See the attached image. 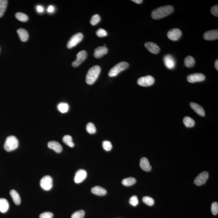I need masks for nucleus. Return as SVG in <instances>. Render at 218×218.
Returning a JSON list of instances; mask_svg holds the SVG:
<instances>
[{"mask_svg": "<svg viewBox=\"0 0 218 218\" xmlns=\"http://www.w3.org/2000/svg\"><path fill=\"white\" fill-rule=\"evenodd\" d=\"M211 13L216 17H218V5H216L211 8Z\"/></svg>", "mask_w": 218, "mask_h": 218, "instance_id": "obj_40", "label": "nucleus"}, {"mask_svg": "<svg viewBox=\"0 0 218 218\" xmlns=\"http://www.w3.org/2000/svg\"><path fill=\"white\" fill-rule=\"evenodd\" d=\"M54 10L55 8L54 6H53V5H50L48 7L47 11L49 13H52L54 12Z\"/></svg>", "mask_w": 218, "mask_h": 218, "instance_id": "obj_42", "label": "nucleus"}, {"mask_svg": "<svg viewBox=\"0 0 218 218\" xmlns=\"http://www.w3.org/2000/svg\"><path fill=\"white\" fill-rule=\"evenodd\" d=\"M205 79V76L201 73L193 74L187 77V80L190 83L203 81Z\"/></svg>", "mask_w": 218, "mask_h": 218, "instance_id": "obj_11", "label": "nucleus"}, {"mask_svg": "<svg viewBox=\"0 0 218 218\" xmlns=\"http://www.w3.org/2000/svg\"><path fill=\"white\" fill-rule=\"evenodd\" d=\"M184 124L186 127H190L191 128L194 126L195 122L191 118L186 116L184 118L183 120Z\"/></svg>", "mask_w": 218, "mask_h": 218, "instance_id": "obj_25", "label": "nucleus"}, {"mask_svg": "<svg viewBox=\"0 0 218 218\" xmlns=\"http://www.w3.org/2000/svg\"><path fill=\"white\" fill-rule=\"evenodd\" d=\"M211 211L212 214L216 215L218 214V204L217 202H214L212 203L211 206Z\"/></svg>", "mask_w": 218, "mask_h": 218, "instance_id": "obj_37", "label": "nucleus"}, {"mask_svg": "<svg viewBox=\"0 0 218 218\" xmlns=\"http://www.w3.org/2000/svg\"><path fill=\"white\" fill-rule=\"evenodd\" d=\"M49 148L53 149L56 153H60L62 151V147L59 142L56 141H51L48 143Z\"/></svg>", "mask_w": 218, "mask_h": 218, "instance_id": "obj_17", "label": "nucleus"}, {"mask_svg": "<svg viewBox=\"0 0 218 218\" xmlns=\"http://www.w3.org/2000/svg\"><path fill=\"white\" fill-rule=\"evenodd\" d=\"M36 10L38 13H42L44 11V9L43 7L41 6V5H38L36 7Z\"/></svg>", "mask_w": 218, "mask_h": 218, "instance_id": "obj_41", "label": "nucleus"}, {"mask_svg": "<svg viewBox=\"0 0 218 218\" xmlns=\"http://www.w3.org/2000/svg\"><path fill=\"white\" fill-rule=\"evenodd\" d=\"M91 192L93 194L98 196H103L107 194V191L105 189L98 186L93 187L91 189Z\"/></svg>", "mask_w": 218, "mask_h": 218, "instance_id": "obj_20", "label": "nucleus"}, {"mask_svg": "<svg viewBox=\"0 0 218 218\" xmlns=\"http://www.w3.org/2000/svg\"><path fill=\"white\" fill-rule=\"evenodd\" d=\"M17 33L22 41L26 42L28 41L29 38L28 33V31L25 29L23 28L19 29L17 31Z\"/></svg>", "mask_w": 218, "mask_h": 218, "instance_id": "obj_21", "label": "nucleus"}, {"mask_svg": "<svg viewBox=\"0 0 218 218\" xmlns=\"http://www.w3.org/2000/svg\"><path fill=\"white\" fill-rule=\"evenodd\" d=\"M143 201L145 204L149 206H153L154 204V200L152 197L149 196H145L143 198Z\"/></svg>", "mask_w": 218, "mask_h": 218, "instance_id": "obj_32", "label": "nucleus"}, {"mask_svg": "<svg viewBox=\"0 0 218 218\" xmlns=\"http://www.w3.org/2000/svg\"><path fill=\"white\" fill-rule=\"evenodd\" d=\"M204 38L206 40L213 41L218 38V30H211L204 33Z\"/></svg>", "mask_w": 218, "mask_h": 218, "instance_id": "obj_14", "label": "nucleus"}, {"mask_svg": "<svg viewBox=\"0 0 218 218\" xmlns=\"http://www.w3.org/2000/svg\"><path fill=\"white\" fill-rule=\"evenodd\" d=\"M190 105L192 109L199 116H205V111H204L203 108L201 105L194 102L191 103Z\"/></svg>", "mask_w": 218, "mask_h": 218, "instance_id": "obj_18", "label": "nucleus"}, {"mask_svg": "<svg viewBox=\"0 0 218 218\" xmlns=\"http://www.w3.org/2000/svg\"><path fill=\"white\" fill-rule=\"evenodd\" d=\"M96 35L99 37H103L107 36L108 35L107 32L105 30L102 28L99 29L97 30L96 32Z\"/></svg>", "mask_w": 218, "mask_h": 218, "instance_id": "obj_38", "label": "nucleus"}, {"mask_svg": "<svg viewBox=\"0 0 218 218\" xmlns=\"http://www.w3.org/2000/svg\"><path fill=\"white\" fill-rule=\"evenodd\" d=\"M10 194L14 203L16 205H19L21 203V199L18 193L16 190H12L10 192Z\"/></svg>", "mask_w": 218, "mask_h": 218, "instance_id": "obj_23", "label": "nucleus"}, {"mask_svg": "<svg viewBox=\"0 0 218 218\" xmlns=\"http://www.w3.org/2000/svg\"><path fill=\"white\" fill-rule=\"evenodd\" d=\"M101 20L100 16L98 14H95L92 17L90 23L92 25L94 26L99 23Z\"/></svg>", "mask_w": 218, "mask_h": 218, "instance_id": "obj_33", "label": "nucleus"}, {"mask_svg": "<svg viewBox=\"0 0 218 218\" xmlns=\"http://www.w3.org/2000/svg\"><path fill=\"white\" fill-rule=\"evenodd\" d=\"M128 63L125 61L118 63L114 67L111 68L108 73V75L110 77L117 76L120 72L127 69L129 67Z\"/></svg>", "mask_w": 218, "mask_h": 218, "instance_id": "obj_4", "label": "nucleus"}, {"mask_svg": "<svg viewBox=\"0 0 218 218\" xmlns=\"http://www.w3.org/2000/svg\"><path fill=\"white\" fill-rule=\"evenodd\" d=\"M40 186L44 190H50L53 187V179L49 175L43 177L41 180Z\"/></svg>", "mask_w": 218, "mask_h": 218, "instance_id": "obj_6", "label": "nucleus"}, {"mask_svg": "<svg viewBox=\"0 0 218 218\" xmlns=\"http://www.w3.org/2000/svg\"><path fill=\"white\" fill-rule=\"evenodd\" d=\"M87 57V53L85 50H82L77 53L76 59L72 63V65L74 67H77L80 65Z\"/></svg>", "mask_w": 218, "mask_h": 218, "instance_id": "obj_9", "label": "nucleus"}, {"mask_svg": "<svg viewBox=\"0 0 218 218\" xmlns=\"http://www.w3.org/2000/svg\"><path fill=\"white\" fill-rule=\"evenodd\" d=\"M86 130L89 133L94 134L96 132V128L94 125L93 123H88L86 126Z\"/></svg>", "mask_w": 218, "mask_h": 218, "instance_id": "obj_31", "label": "nucleus"}, {"mask_svg": "<svg viewBox=\"0 0 218 218\" xmlns=\"http://www.w3.org/2000/svg\"><path fill=\"white\" fill-rule=\"evenodd\" d=\"M185 65L188 68H192L194 66L195 64V60L193 57L191 56H188L184 60Z\"/></svg>", "mask_w": 218, "mask_h": 218, "instance_id": "obj_24", "label": "nucleus"}, {"mask_svg": "<svg viewBox=\"0 0 218 218\" xmlns=\"http://www.w3.org/2000/svg\"><path fill=\"white\" fill-rule=\"evenodd\" d=\"M9 208V204L5 198H0V212L5 213Z\"/></svg>", "mask_w": 218, "mask_h": 218, "instance_id": "obj_22", "label": "nucleus"}, {"mask_svg": "<svg viewBox=\"0 0 218 218\" xmlns=\"http://www.w3.org/2000/svg\"><path fill=\"white\" fill-rule=\"evenodd\" d=\"M182 36V32L178 28H173L167 33V36L172 41H177L180 39Z\"/></svg>", "mask_w": 218, "mask_h": 218, "instance_id": "obj_10", "label": "nucleus"}, {"mask_svg": "<svg viewBox=\"0 0 218 218\" xmlns=\"http://www.w3.org/2000/svg\"><path fill=\"white\" fill-rule=\"evenodd\" d=\"M100 67L94 65L92 67L86 75V81L88 85H92L97 80L101 72Z\"/></svg>", "mask_w": 218, "mask_h": 218, "instance_id": "obj_2", "label": "nucleus"}, {"mask_svg": "<svg viewBox=\"0 0 218 218\" xmlns=\"http://www.w3.org/2000/svg\"><path fill=\"white\" fill-rule=\"evenodd\" d=\"M83 34L81 33H78L73 35L67 43V48L71 49L75 47L83 40Z\"/></svg>", "mask_w": 218, "mask_h": 218, "instance_id": "obj_5", "label": "nucleus"}, {"mask_svg": "<svg viewBox=\"0 0 218 218\" xmlns=\"http://www.w3.org/2000/svg\"><path fill=\"white\" fill-rule=\"evenodd\" d=\"M108 52V49L105 46H100L94 49V57L96 58H100L105 55Z\"/></svg>", "mask_w": 218, "mask_h": 218, "instance_id": "obj_15", "label": "nucleus"}, {"mask_svg": "<svg viewBox=\"0 0 218 218\" xmlns=\"http://www.w3.org/2000/svg\"><path fill=\"white\" fill-rule=\"evenodd\" d=\"M215 68H216V70H218V60H216V61H215Z\"/></svg>", "mask_w": 218, "mask_h": 218, "instance_id": "obj_44", "label": "nucleus"}, {"mask_svg": "<svg viewBox=\"0 0 218 218\" xmlns=\"http://www.w3.org/2000/svg\"><path fill=\"white\" fill-rule=\"evenodd\" d=\"M164 65L168 69H173L176 65L175 58L171 55H167L164 57Z\"/></svg>", "mask_w": 218, "mask_h": 218, "instance_id": "obj_12", "label": "nucleus"}, {"mask_svg": "<svg viewBox=\"0 0 218 218\" xmlns=\"http://www.w3.org/2000/svg\"><path fill=\"white\" fill-rule=\"evenodd\" d=\"M102 145L104 150L106 151H109L112 148V143L109 141H104L103 142Z\"/></svg>", "mask_w": 218, "mask_h": 218, "instance_id": "obj_35", "label": "nucleus"}, {"mask_svg": "<svg viewBox=\"0 0 218 218\" xmlns=\"http://www.w3.org/2000/svg\"><path fill=\"white\" fill-rule=\"evenodd\" d=\"M87 177V172L85 170L80 169L77 171L74 178L75 183H80L83 182Z\"/></svg>", "mask_w": 218, "mask_h": 218, "instance_id": "obj_13", "label": "nucleus"}, {"mask_svg": "<svg viewBox=\"0 0 218 218\" xmlns=\"http://www.w3.org/2000/svg\"><path fill=\"white\" fill-rule=\"evenodd\" d=\"M132 1L137 4H139L142 3L143 1L142 0H133Z\"/></svg>", "mask_w": 218, "mask_h": 218, "instance_id": "obj_43", "label": "nucleus"}, {"mask_svg": "<svg viewBox=\"0 0 218 218\" xmlns=\"http://www.w3.org/2000/svg\"><path fill=\"white\" fill-rule=\"evenodd\" d=\"M7 3L6 0H0V17H2L5 13Z\"/></svg>", "mask_w": 218, "mask_h": 218, "instance_id": "obj_28", "label": "nucleus"}, {"mask_svg": "<svg viewBox=\"0 0 218 218\" xmlns=\"http://www.w3.org/2000/svg\"><path fill=\"white\" fill-rule=\"evenodd\" d=\"M53 216V215L52 212H46L41 214L40 215V218H52Z\"/></svg>", "mask_w": 218, "mask_h": 218, "instance_id": "obj_39", "label": "nucleus"}, {"mask_svg": "<svg viewBox=\"0 0 218 218\" xmlns=\"http://www.w3.org/2000/svg\"><path fill=\"white\" fill-rule=\"evenodd\" d=\"M85 215V212L83 210H80L74 212L71 216V218H83Z\"/></svg>", "mask_w": 218, "mask_h": 218, "instance_id": "obj_34", "label": "nucleus"}, {"mask_svg": "<svg viewBox=\"0 0 218 218\" xmlns=\"http://www.w3.org/2000/svg\"><path fill=\"white\" fill-rule=\"evenodd\" d=\"M136 182V179L133 177L125 178L122 181V183L125 186H130L134 185Z\"/></svg>", "mask_w": 218, "mask_h": 218, "instance_id": "obj_27", "label": "nucleus"}, {"mask_svg": "<svg viewBox=\"0 0 218 218\" xmlns=\"http://www.w3.org/2000/svg\"><path fill=\"white\" fill-rule=\"evenodd\" d=\"M18 145V141L17 138L14 136H10L7 138L4 148L7 151L11 152L17 149Z\"/></svg>", "mask_w": 218, "mask_h": 218, "instance_id": "obj_3", "label": "nucleus"}, {"mask_svg": "<svg viewBox=\"0 0 218 218\" xmlns=\"http://www.w3.org/2000/svg\"><path fill=\"white\" fill-rule=\"evenodd\" d=\"M154 82V78L149 75L139 78L137 83L139 85L142 87H148L153 85Z\"/></svg>", "mask_w": 218, "mask_h": 218, "instance_id": "obj_7", "label": "nucleus"}, {"mask_svg": "<svg viewBox=\"0 0 218 218\" xmlns=\"http://www.w3.org/2000/svg\"><path fill=\"white\" fill-rule=\"evenodd\" d=\"M140 166L142 170L146 172H149L152 170V167L149 164L148 160L146 157H143L141 158Z\"/></svg>", "mask_w": 218, "mask_h": 218, "instance_id": "obj_19", "label": "nucleus"}, {"mask_svg": "<svg viewBox=\"0 0 218 218\" xmlns=\"http://www.w3.org/2000/svg\"><path fill=\"white\" fill-rule=\"evenodd\" d=\"M174 7L171 5H167L157 8L152 12L151 16L155 20L162 18L168 16L173 12Z\"/></svg>", "mask_w": 218, "mask_h": 218, "instance_id": "obj_1", "label": "nucleus"}, {"mask_svg": "<svg viewBox=\"0 0 218 218\" xmlns=\"http://www.w3.org/2000/svg\"><path fill=\"white\" fill-rule=\"evenodd\" d=\"M16 18L19 21L22 22H26L28 20V16L24 13L18 12L15 15Z\"/></svg>", "mask_w": 218, "mask_h": 218, "instance_id": "obj_30", "label": "nucleus"}, {"mask_svg": "<svg viewBox=\"0 0 218 218\" xmlns=\"http://www.w3.org/2000/svg\"><path fill=\"white\" fill-rule=\"evenodd\" d=\"M58 110L62 113H65L68 112L69 109V106L67 103H61L59 104L57 106Z\"/></svg>", "mask_w": 218, "mask_h": 218, "instance_id": "obj_29", "label": "nucleus"}, {"mask_svg": "<svg viewBox=\"0 0 218 218\" xmlns=\"http://www.w3.org/2000/svg\"><path fill=\"white\" fill-rule=\"evenodd\" d=\"M145 47L153 54H157L160 51L159 46L153 42H147L145 44Z\"/></svg>", "mask_w": 218, "mask_h": 218, "instance_id": "obj_16", "label": "nucleus"}, {"mask_svg": "<svg viewBox=\"0 0 218 218\" xmlns=\"http://www.w3.org/2000/svg\"><path fill=\"white\" fill-rule=\"evenodd\" d=\"M129 203L133 206H136L138 204V197L136 196H132L129 200Z\"/></svg>", "mask_w": 218, "mask_h": 218, "instance_id": "obj_36", "label": "nucleus"}, {"mask_svg": "<svg viewBox=\"0 0 218 218\" xmlns=\"http://www.w3.org/2000/svg\"><path fill=\"white\" fill-rule=\"evenodd\" d=\"M209 177V174L206 171H203L195 179L194 183L197 186H201L205 184Z\"/></svg>", "mask_w": 218, "mask_h": 218, "instance_id": "obj_8", "label": "nucleus"}, {"mask_svg": "<svg viewBox=\"0 0 218 218\" xmlns=\"http://www.w3.org/2000/svg\"><path fill=\"white\" fill-rule=\"evenodd\" d=\"M63 141L64 143L71 148L74 147L75 144L73 142L72 138L71 136L65 135L63 138Z\"/></svg>", "mask_w": 218, "mask_h": 218, "instance_id": "obj_26", "label": "nucleus"}]
</instances>
